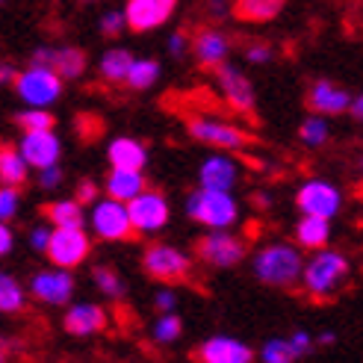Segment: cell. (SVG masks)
<instances>
[{"label": "cell", "mask_w": 363, "mask_h": 363, "mask_svg": "<svg viewBox=\"0 0 363 363\" xmlns=\"http://www.w3.org/2000/svg\"><path fill=\"white\" fill-rule=\"evenodd\" d=\"M254 275L269 286H293L304 275V260L293 245H266L254 257Z\"/></svg>", "instance_id": "cell-1"}, {"label": "cell", "mask_w": 363, "mask_h": 363, "mask_svg": "<svg viewBox=\"0 0 363 363\" xmlns=\"http://www.w3.org/2000/svg\"><path fill=\"white\" fill-rule=\"evenodd\" d=\"M186 216H192L195 222H201L213 230H228L237 222V201L225 189H195L186 198Z\"/></svg>", "instance_id": "cell-2"}, {"label": "cell", "mask_w": 363, "mask_h": 363, "mask_svg": "<svg viewBox=\"0 0 363 363\" xmlns=\"http://www.w3.org/2000/svg\"><path fill=\"white\" fill-rule=\"evenodd\" d=\"M62 74L50 65L30 62L27 71H21L15 80V92L27 106H48L62 95Z\"/></svg>", "instance_id": "cell-3"}, {"label": "cell", "mask_w": 363, "mask_h": 363, "mask_svg": "<svg viewBox=\"0 0 363 363\" xmlns=\"http://www.w3.org/2000/svg\"><path fill=\"white\" fill-rule=\"evenodd\" d=\"M349 275V260L340 251H316L313 260L304 263V286L313 296H331Z\"/></svg>", "instance_id": "cell-4"}, {"label": "cell", "mask_w": 363, "mask_h": 363, "mask_svg": "<svg viewBox=\"0 0 363 363\" xmlns=\"http://www.w3.org/2000/svg\"><path fill=\"white\" fill-rule=\"evenodd\" d=\"M92 230L98 233L101 240H124L127 233L133 230V219H130V210H127V201H118V198H104V201H95L92 207Z\"/></svg>", "instance_id": "cell-5"}, {"label": "cell", "mask_w": 363, "mask_h": 363, "mask_svg": "<svg viewBox=\"0 0 363 363\" xmlns=\"http://www.w3.org/2000/svg\"><path fill=\"white\" fill-rule=\"evenodd\" d=\"M48 257L50 263H57L62 269H74L89 257V237L83 228H57L48 245Z\"/></svg>", "instance_id": "cell-6"}, {"label": "cell", "mask_w": 363, "mask_h": 363, "mask_svg": "<svg viewBox=\"0 0 363 363\" xmlns=\"http://www.w3.org/2000/svg\"><path fill=\"white\" fill-rule=\"evenodd\" d=\"M133 219V230L139 233H157L169 222V201L160 192H139L133 201H127Z\"/></svg>", "instance_id": "cell-7"}, {"label": "cell", "mask_w": 363, "mask_h": 363, "mask_svg": "<svg viewBox=\"0 0 363 363\" xmlns=\"http://www.w3.org/2000/svg\"><path fill=\"white\" fill-rule=\"evenodd\" d=\"M298 210L304 216H322V219H331V216H337L342 198L337 192L334 184H328V180H307V184L298 189Z\"/></svg>", "instance_id": "cell-8"}, {"label": "cell", "mask_w": 363, "mask_h": 363, "mask_svg": "<svg viewBox=\"0 0 363 363\" xmlns=\"http://www.w3.org/2000/svg\"><path fill=\"white\" fill-rule=\"evenodd\" d=\"M18 148H21V154L27 157L30 166L39 172V169H48V166H57L60 162V154H62V145L60 139L48 130H24L21 142H18Z\"/></svg>", "instance_id": "cell-9"}, {"label": "cell", "mask_w": 363, "mask_h": 363, "mask_svg": "<svg viewBox=\"0 0 363 363\" xmlns=\"http://www.w3.org/2000/svg\"><path fill=\"white\" fill-rule=\"evenodd\" d=\"M145 272L160 281H174V278H184L189 272V257L184 251H177L172 245H151L145 251Z\"/></svg>", "instance_id": "cell-10"}, {"label": "cell", "mask_w": 363, "mask_h": 363, "mask_svg": "<svg viewBox=\"0 0 363 363\" xmlns=\"http://www.w3.org/2000/svg\"><path fill=\"white\" fill-rule=\"evenodd\" d=\"M30 289H33V296L45 304H68L71 293H74V278L68 275V269L57 266L48 272H35L30 281Z\"/></svg>", "instance_id": "cell-11"}, {"label": "cell", "mask_w": 363, "mask_h": 363, "mask_svg": "<svg viewBox=\"0 0 363 363\" xmlns=\"http://www.w3.org/2000/svg\"><path fill=\"white\" fill-rule=\"evenodd\" d=\"M177 0H127V24L133 30H157L174 15Z\"/></svg>", "instance_id": "cell-12"}, {"label": "cell", "mask_w": 363, "mask_h": 363, "mask_svg": "<svg viewBox=\"0 0 363 363\" xmlns=\"http://www.w3.org/2000/svg\"><path fill=\"white\" fill-rule=\"evenodd\" d=\"M198 254H201V260H207L210 266H237L242 257H245V248L237 237H230L225 230H213L210 237L201 240L198 245Z\"/></svg>", "instance_id": "cell-13"}, {"label": "cell", "mask_w": 363, "mask_h": 363, "mask_svg": "<svg viewBox=\"0 0 363 363\" xmlns=\"http://www.w3.org/2000/svg\"><path fill=\"white\" fill-rule=\"evenodd\" d=\"M189 133L204 142V145H216V148H225V151H233V148H242L245 145V136L230 127L225 121H216V118H189Z\"/></svg>", "instance_id": "cell-14"}, {"label": "cell", "mask_w": 363, "mask_h": 363, "mask_svg": "<svg viewBox=\"0 0 363 363\" xmlns=\"http://www.w3.org/2000/svg\"><path fill=\"white\" fill-rule=\"evenodd\" d=\"M219 86H222V95L228 98V104L233 106V110L248 113L254 106V86L248 83L245 74H240V68L222 65L219 68Z\"/></svg>", "instance_id": "cell-15"}, {"label": "cell", "mask_w": 363, "mask_h": 363, "mask_svg": "<svg viewBox=\"0 0 363 363\" xmlns=\"http://www.w3.org/2000/svg\"><path fill=\"white\" fill-rule=\"evenodd\" d=\"M198 357L204 363H248L251 360V349L245 342H237L230 337H213L207 342H201Z\"/></svg>", "instance_id": "cell-16"}, {"label": "cell", "mask_w": 363, "mask_h": 363, "mask_svg": "<svg viewBox=\"0 0 363 363\" xmlns=\"http://www.w3.org/2000/svg\"><path fill=\"white\" fill-rule=\"evenodd\" d=\"M307 101H311L313 113H319V116H337V113L352 110L349 92H346V89H340V86H334V83H328V80L313 83L311 98H307Z\"/></svg>", "instance_id": "cell-17"}, {"label": "cell", "mask_w": 363, "mask_h": 363, "mask_svg": "<svg viewBox=\"0 0 363 363\" xmlns=\"http://www.w3.org/2000/svg\"><path fill=\"white\" fill-rule=\"evenodd\" d=\"M106 328V313L98 304H74L65 313V331L74 337H92Z\"/></svg>", "instance_id": "cell-18"}, {"label": "cell", "mask_w": 363, "mask_h": 363, "mask_svg": "<svg viewBox=\"0 0 363 363\" xmlns=\"http://www.w3.org/2000/svg\"><path fill=\"white\" fill-rule=\"evenodd\" d=\"M201 186L207 189H225L230 192L233 184H237V162L225 154H216V157H207L204 166H201Z\"/></svg>", "instance_id": "cell-19"}, {"label": "cell", "mask_w": 363, "mask_h": 363, "mask_svg": "<svg viewBox=\"0 0 363 363\" xmlns=\"http://www.w3.org/2000/svg\"><path fill=\"white\" fill-rule=\"evenodd\" d=\"M106 157H110V166L113 169H136V172H142L145 162H148V151H145V145L136 142V139H130V136L113 139Z\"/></svg>", "instance_id": "cell-20"}, {"label": "cell", "mask_w": 363, "mask_h": 363, "mask_svg": "<svg viewBox=\"0 0 363 363\" xmlns=\"http://www.w3.org/2000/svg\"><path fill=\"white\" fill-rule=\"evenodd\" d=\"M106 192L118 201H133L139 192H145V177L136 169H113L106 177Z\"/></svg>", "instance_id": "cell-21"}, {"label": "cell", "mask_w": 363, "mask_h": 363, "mask_svg": "<svg viewBox=\"0 0 363 363\" xmlns=\"http://www.w3.org/2000/svg\"><path fill=\"white\" fill-rule=\"evenodd\" d=\"M228 39L219 33V30H207V33H201L195 39V57H198V62L201 65H207V68H213V65H222L225 62V57H228Z\"/></svg>", "instance_id": "cell-22"}, {"label": "cell", "mask_w": 363, "mask_h": 363, "mask_svg": "<svg viewBox=\"0 0 363 363\" xmlns=\"http://www.w3.org/2000/svg\"><path fill=\"white\" fill-rule=\"evenodd\" d=\"M296 240L298 245L304 248H322L325 242L331 240V225L328 219H322V216H304V219L296 225Z\"/></svg>", "instance_id": "cell-23"}, {"label": "cell", "mask_w": 363, "mask_h": 363, "mask_svg": "<svg viewBox=\"0 0 363 363\" xmlns=\"http://www.w3.org/2000/svg\"><path fill=\"white\" fill-rule=\"evenodd\" d=\"M130 65H133L130 50H124V48H113V50H106L104 57H101L98 71H101V77H104V80H110V83H127V74H130Z\"/></svg>", "instance_id": "cell-24"}, {"label": "cell", "mask_w": 363, "mask_h": 363, "mask_svg": "<svg viewBox=\"0 0 363 363\" xmlns=\"http://www.w3.org/2000/svg\"><path fill=\"white\" fill-rule=\"evenodd\" d=\"M27 169H33V166L21 154V148L18 151H12V148L0 151V180H4V186H21L27 180Z\"/></svg>", "instance_id": "cell-25"}, {"label": "cell", "mask_w": 363, "mask_h": 363, "mask_svg": "<svg viewBox=\"0 0 363 363\" xmlns=\"http://www.w3.org/2000/svg\"><path fill=\"white\" fill-rule=\"evenodd\" d=\"M233 9L248 21H269L284 9V0H233Z\"/></svg>", "instance_id": "cell-26"}, {"label": "cell", "mask_w": 363, "mask_h": 363, "mask_svg": "<svg viewBox=\"0 0 363 363\" xmlns=\"http://www.w3.org/2000/svg\"><path fill=\"white\" fill-rule=\"evenodd\" d=\"M48 219L57 225V228H83V210H80V201H53L48 204Z\"/></svg>", "instance_id": "cell-27"}, {"label": "cell", "mask_w": 363, "mask_h": 363, "mask_svg": "<svg viewBox=\"0 0 363 363\" xmlns=\"http://www.w3.org/2000/svg\"><path fill=\"white\" fill-rule=\"evenodd\" d=\"M53 68H57L65 80H77L83 71H86L83 50H77V48H60L57 50V60H53Z\"/></svg>", "instance_id": "cell-28"}, {"label": "cell", "mask_w": 363, "mask_h": 363, "mask_svg": "<svg viewBox=\"0 0 363 363\" xmlns=\"http://www.w3.org/2000/svg\"><path fill=\"white\" fill-rule=\"evenodd\" d=\"M24 307V289L12 275H0V311L18 313Z\"/></svg>", "instance_id": "cell-29"}, {"label": "cell", "mask_w": 363, "mask_h": 363, "mask_svg": "<svg viewBox=\"0 0 363 363\" xmlns=\"http://www.w3.org/2000/svg\"><path fill=\"white\" fill-rule=\"evenodd\" d=\"M157 77H160V62H154V60H133L130 74H127V86L148 89V86L157 83Z\"/></svg>", "instance_id": "cell-30"}, {"label": "cell", "mask_w": 363, "mask_h": 363, "mask_svg": "<svg viewBox=\"0 0 363 363\" xmlns=\"http://www.w3.org/2000/svg\"><path fill=\"white\" fill-rule=\"evenodd\" d=\"M15 121L21 130H48V127H53V116L45 106H27V110L15 116Z\"/></svg>", "instance_id": "cell-31"}, {"label": "cell", "mask_w": 363, "mask_h": 363, "mask_svg": "<svg viewBox=\"0 0 363 363\" xmlns=\"http://www.w3.org/2000/svg\"><path fill=\"white\" fill-rule=\"evenodd\" d=\"M263 360L266 363H289V360H298V354L289 340H269L263 346Z\"/></svg>", "instance_id": "cell-32"}, {"label": "cell", "mask_w": 363, "mask_h": 363, "mask_svg": "<svg viewBox=\"0 0 363 363\" xmlns=\"http://www.w3.org/2000/svg\"><path fill=\"white\" fill-rule=\"evenodd\" d=\"M325 139H328V121H322L319 116L307 118L301 124V142L311 145V148H319V145H325Z\"/></svg>", "instance_id": "cell-33"}, {"label": "cell", "mask_w": 363, "mask_h": 363, "mask_svg": "<svg viewBox=\"0 0 363 363\" xmlns=\"http://www.w3.org/2000/svg\"><path fill=\"white\" fill-rule=\"evenodd\" d=\"M180 328H184V325H180V319L174 313H162L154 325V340L157 342H174L180 337Z\"/></svg>", "instance_id": "cell-34"}, {"label": "cell", "mask_w": 363, "mask_h": 363, "mask_svg": "<svg viewBox=\"0 0 363 363\" xmlns=\"http://www.w3.org/2000/svg\"><path fill=\"white\" fill-rule=\"evenodd\" d=\"M92 278H95V284H98V289H101L104 296H110V298H118L121 296V281H118V275H116L113 269L98 266L92 272Z\"/></svg>", "instance_id": "cell-35"}, {"label": "cell", "mask_w": 363, "mask_h": 363, "mask_svg": "<svg viewBox=\"0 0 363 363\" xmlns=\"http://www.w3.org/2000/svg\"><path fill=\"white\" fill-rule=\"evenodd\" d=\"M18 204H21V198H18V186H4L0 189V219L9 222L12 216L18 213Z\"/></svg>", "instance_id": "cell-36"}, {"label": "cell", "mask_w": 363, "mask_h": 363, "mask_svg": "<svg viewBox=\"0 0 363 363\" xmlns=\"http://www.w3.org/2000/svg\"><path fill=\"white\" fill-rule=\"evenodd\" d=\"M124 24H127V12L110 9L101 15V33H106V35H118L124 30Z\"/></svg>", "instance_id": "cell-37"}, {"label": "cell", "mask_w": 363, "mask_h": 363, "mask_svg": "<svg viewBox=\"0 0 363 363\" xmlns=\"http://www.w3.org/2000/svg\"><path fill=\"white\" fill-rule=\"evenodd\" d=\"M62 184V172L57 166H48V169H39V186L42 189H57Z\"/></svg>", "instance_id": "cell-38"}, {"label": "cell", "mask_w": 363, "mask_h": 363, "mask_svg": "<svg viewBox=\"0 0 363 363\" xmlns=\"http://www.w3.org/2000/svg\"><path fill=\"white\" fill-rule=\"evenodd\" d=\"M50 237H53V230H48V228H33L30 230V245L35 248V251H48V245H50Z\"/></svg>", "instance_id": "cell-39"}, {"label": "cell", "mask_w": 363, "mask_h": 363, "mask_svg": "<svg viewBox=\"0 0 363 363\" xmlns=\"http://www.w3.org/2000/svg\"><path fill=\"white\" fill-rule=\"evenodd\" d=\"M245 57H248V62H254V65H263V62L272 60V48H269V45H251V48L245 50Z\"/></svg>", "instance_id": "cell-40"}, {"label": "cell", "mask_w": 363, "mask_h": 363, "mask_svg": "<svg viewBox=\"0 0 363 363\" xmlns=\"http://www.w3.org/2000/svg\"><path fill=\"white\" fill-rule=\"evenodd\" d=\"M289 342H293V349H296L298 357H304L307 352L313 349V340H311V334H307V331H296L293 337H289Z\"/></svg>", "instance_id": "cell-41"}, {"label": "cell", "mask_w": 363, "mask_h": 363, "mask_svg": "<svg viewBox=\"0 0 363 363\" xmlns=\"http://www.w3.org/2000/svg\"><path fill=\"white\" fill-rule=\"evenodd\" d=\"M95 198H98V186L92 184V180H83V184L77 186V201L89 204V201H95Z\"/></svg>", "instance_id": "cell-42"}, {"label": "cell", "mask_w": 363, "mask_h": 363, "mask_svg": "<svg viewBox=\"0 0 363 363\" xmlns=\"http://www.w3.org/2000/svg\"><path fill=\"white\" fill-rule=\"evenodd\" d=\"M154 304H157V311L169 313V311H174L177 298H174V293H169V289H162V293H157V296H154Z\"/></svg>", "instance_id": "cell-43"}, {"label": "cell", "mask_w": 363, "mask_h": 363, "mask_svg": "<svg viewBox=\"0 0 363 363\" xmlns=\"http://www.w3.org/2000/svg\"><path fill=\"white\" fill-rule=\"evenodd\" d=\"M53 60H57V50H50V48H39L33 53V62H39V65H50L53 68Z\"/></svg>", "instance_id": "cell-44"}, {"label": "cell", "mask_w": 363, "mask_h": 363, "mask_svg": "<svg viewBox=\"0 0 363 363\" xmlns=\"http://www.w3.org/2000/svg\"><path fill=\"white\" fill-rule=\"evenodd\" d=\"M207 9H210V15L213 18H225L228 12H230V0H207Z\"/></svg>", "instance_id": "cell-45"}, {"label": "cell", "mask_w": 363, "mask_h": 363, "mask_svg": "<svg viewBox=\"0 0 363 363\" xmlns=\"http://www.w3.org/2000/svg\"><path fill=\"white\" fill-rule=\"evenodd\" d=\"M184 48H186V35H184V33H174L172 39H169V50H172V57H180V53H184Z\"/></svg>", "instance_id": "cell-46"}, {"label": "cell", "mask_w": 363, "mask_h": 363, "mask_svg": "<svg viewBox=\"0 0 363 363\" xmlns=\"http://www.w3.org/2000/svg\"><path fill=\"white\" fill-rule=\"evenodd\" d=\"M12 245H15V237H12V230L4 225V228H0V254H9Z\"/></svg>", "instance_id": "cell-47"}, {"label": "cell", "mask_w": 363, "mask_h": 363, "mask_svg": "<svg viewBox=\"0 0 363 363\" xmlns=\"http://www.w3.org/2000/svg\"><path fill=\"white\" fill-rule=\"evenodd\" d=\"M352 116H354L357 121H363V95L352 101Z\"/></svg>", "instance_id": "cell-48"}, {"label": "cell", "mask_w": 363, "mask_h": 363, "mask_svg": "<svg viewBox=\"0 0 363 363\" xmlns=\"http://www.w3.org/2000/svg\"><path fill=\"white\" fill-rule=\"evenodd\" d=\"M0 80H4V83L18 80V77H15V68H12V65H4V68H0Z\"/></svg>", "instance_id": "cell-49"}, {"label": "cell", "mask_w": 363, "mask_h": 363, "mask_svg": "<svg viewBox=\"0 0 363 363\" xmlns=\"http://www.w3.org/2000/svg\"><path fill=\"white\" fill-rule=\"evenodd\" d=\"M331 342H334V334H331V331L319 334V346H331Z\"/></svg>", "instance_id": "cell-50"}, {"label": "cell", "mask_w": 363, "mask_h": 363, "mask_svg": "<svg viewBox=\"0 0 363 363\" xmlns=\"http://www.w3.org/2000/svg\"><path fill=\"white\" fill-rule=\"evenodd\" d=\"M83 4H98V0H83Z\"/></svg>", "instance_id": "cell-51"}]
</instances>
